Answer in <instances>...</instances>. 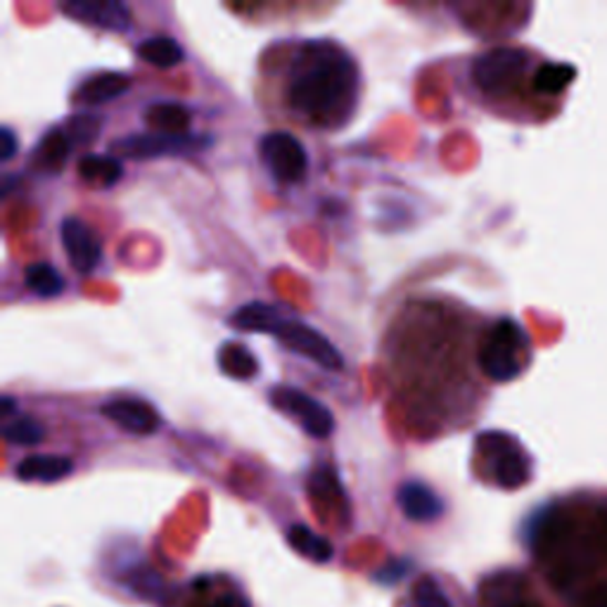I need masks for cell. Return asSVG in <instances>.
<instances>
[{
  "mask_svg": "<svg viewBox=\"0 0 607 607\" xmlns=\"http://www.w3.org/2000/svg\"><path fill=\"white\" fill-rule=\"evenodd\" d=\"M3 437L10 444L34 446L45 437V427L36 418H31V415H18V418L6 420Z\"/></svg>",
  "mask_w": 607,
  "mask_h": 607,
  "instance_id": "obj_24",
  "label": "cell"
},
{
  "mask_svg": "<svg viewBox=\"0 0 607 607\" xmlns=\"http://www.w3.org/2000/svg\"><path fill=\"white\" fill-rule=\"evenodd\" d=\"M216 361H219V369L223 375H228L239 382L257 377V373H259L257 356H254L252 351L239 342H223L219 354H216Z\"/></svg>",
  "mask_w": 607,
  "mask_h": 607,
  "instance_id": "obj_17",
  "label": "cell"
},
{
  "mask_svg": "<svg viewBox=\"0 0 607 607\" xmlns=\"http://www.w3.org/2000/svg\"><path fill=\"white\" fill-rule=\"evenodd\" d=\"M0 157H3V162H8V159L14 157V152H18V138H14L12 129L10 126H3V129H0Z\"/></svg>",
  "mask_w": 607,
  "mask_h": 607,
  "instance_id": "obj_28",
  "label": "cell"
},
{
  "mask_svg": "<svg viewBox=\"0 0 607 607\" xmlns=\"http://www.w3.org/2000/svg\"><path fill=\"white\" fill-rule=\"evenodd\" d=\"M266 334H274V338H278L280 344L285 349H290L292 354L309 359L326 371H334V373L344 371V359L338 351V347H334L323 332H318L309 323L299 321L297 316L287 313L283 307Z\"/></svg>",
  "mask_w": 607,
  "mask_h": 607,
  "instance_id": "obj_4",
  "label": "cell"
},
{
  "mask_svg": "<svg viewBox=\"0 0 607 607\" xmlns=\"http://www.w3.org/2000/svg\"><path fill=\"white\" fill-rule=\"evenodd\" d=\"M361 74L347 47L309 39L287 51L280 67V103L287 117L309 129L332 131L359 107Z\"/></svg>",
  "mask_w": 607,
  "mask_h": 607,
  "instance_id": "obj_1",
  "label": "cell"
},
{
  "mask_svg": "<svg viewBox=\"0 0 607 607\" xmlns=\"http://www.w3.org/2000/svg\"><path fill=\"white\" fill-rule=\"evenodd\" d=\"M526 65H530V53L522 51V47L501 45L477 55L470 76L479 93L501 95L520 82Z\"/></svg>",
  "mask_w": 607,
  "mask_h": 607,
  "instance_id": "obj_5",
  "label": "cell"
},
{
  "mask_svg": "<svg viewBox=\"0 0 607 607\" xmlns=\"http://www.w3.org/2000/svg\"><path fill=\"white\" fill-rule=\"evenodd\" d=\"M100 117H95V115H74L67 124H65V129L72 138L74 146H86V142H90L95 136H98L100 131Z\"/></svg>",
  "mask_w": 607,
  "mask_h": 607,
  "instance_id": "obj_25",
  "label": "cell"
},
{
  "mask_svg": "<svg viewBox=\"0 0 607 607\" xmlns=\"http://www.w3.org/2000/svg\"><path fill=\"white\" fill-rule=\"evenodd\" d=\"M574 78H577V70L565 62H543V65L532 76V88L541 95H557L563 93Z\"/></svg>",
  "mask_w": 607,
  "mask_h": 607,
  "instance_id": "obj_22",
  "label": "cell"
},
{
  "mask_svg": "<svg viewBox=\"0 0 607 607\" xmlns=\"http://www.w3.org/2000/svg\"><path fill=\"white\" fill-rule=\"evenodd\" d=\"M72 146L74 142L65 126L51 129L34 148V155H31V167H39V171H47V173H60L67 164Z\"/></svg>",
  "mask_w": 607,
  "mask_h": 607,
  "instance_id": "obj_14",
  "label": "cell"
},
{
  "mask_svg": "<svg viewBox=\"0 0 607 607\" xmlns=\"http://www.w3.org/2000/svg\"><path fill=\"white\" fill-rule=\"evenodd\" d=\"M530 334L513 318H499L497 323H491L477 344V365L491 382L520 377L530 365Z\"/></svg>",
  "mask_w": 607,
  "mask_h": 607,
  "instance_id": "obj_2",
  "label": "cell"
},
{
  "mask_svg": "<svg viewBox=\"0 0 607 607\" xmlns=\"http://www.w3.org/2000/svg\"><path fill=\"white\" fill-rule=\"evenodd\" d=\"M76 171L90 185L111 188L115 183H119L124 167L119 159L111 155H84L82 159H78Z\"/></svg>",
  "mask_w": 607,
  "mask_h": 607,
  "instance_id": "obj_18",
  "label": "cell"
},
{
  "mask_svg": "<svg viewBox=\"0 0 607 607\" xmlns=\"http://www.w3.org/2000/svg\"><path fill=\"white\" fill-rule=\"evenodd\" d=\"M259 157L268 173L283 185L303 181L309 169V155L297 136L287 131H270L259 140Z\"/></svg>",
  "mask_w": 607,
  "mask_h": 607,
  "instance_id": "obj_6",
  "label": "cell"
},
{
  "mask_svg": "<svg viewBox=\"0 0 607 607\" xmlns=\"http://www.w3.org/2000/svg\"><path fill=\"white\" fill-rule=\"evenodd\" d=\"M60 237L70 259V266L76 270V274H90V270L100 266L103 262L100 239L93 233V228L86 221L67 216L60 223Z\"/></svg>",
  "mask_w": 607,
  "mask_h": 607,
  "instance_id": "obj_9",
  "label": "cell"
},
{
  "mask_svg": "<svg viewBox=\"0 0 607 607\" xmlns=\"http://www.w3.org/2000/svg\"><path fill=\"white\" fill-rule=\"evenodd\" d=\"M398 508L413 522H433L444 513V503L437 493L423 482H406L396 491Z\"/></svg>",
  "mask_w": 607,
  "mask_h": 607,
  "instance_id": "obj_13",
  "label": "cell"
},
{
  "mask_svg": "<svg viewBox=\"0 0 607 607\" xmlns=\"http://www.w3.org/2000/svg\"><path fill=\"white\" fill-rule=\"evenodd\" d=\"M212 146L210 136L198 134H183V136H169V134H136L119 138L109 146L111 157H131V159H150V157H167V155H193L202 152Z\"/></svg>",
  "mask_w": 607,
  "mask_h": 607,
  "instance_id": "obj_8",
  "label": "cell"
},
{
  "mask_svg": "<svg viewBox=\"0 0 607 607\" xmlns=\"http://www.w3.org/2000/svg\"><path fill=\"white\" fill-rule=\"evenodd\" d=\"M131 88V78L119 72H100L93 74L88 78H84L82 84L74 88L72 100L76 105H86V107H95L119 98L126 90Z\"/></svg>",
  "mask_w": 607,
  "mask_h": 607,
  "instance_id": "obj_12",
  "label": "cell"
},
{
  "mask_svg": "<svg viewBox=\"0 0 607 607\" xmlns=\"http://www.w3.org/2000/svg\"><path fill=\"white\" fill-rule=\"evenodd\" d=\"M212 607H249V603H247L245 598H239V596L228 594V596H221V598H216V600L212 603Z\"/></svg>",
  "mask_w": 607,
  "mask_h": 607,
  "instance_id": "obj_30",
  "label": "cell"
},
{
  "mask_svg": "<svg viewBox=\"0 0 607 607\" xmlns=\"http://www.w3.org/2000/svg\"><path fill=\"white\" fill-rule=\"evenodd\" d=\"M0 408H3V418L6 420L14 418V411H18V406H14V402H12V396L0 398Z\"/></svg>",
  "mask_w": 607,
  "mask_h": 607,
  "instance_id": "obj_31",
  "label": "cell"
},
{
  "mask_svg": "<svg viewBox=\"0 0 607 607\" xmlns=\"http://www.w3.org/2000/svg\"><path fill=\"white\" fill-rule=\"evenodd\" d=\"M136 53L142 62H148V65H152L157 70H171L183 60L181 43L171 36H164V34L140 41L136 45Z\"/></svg>",
  "mask_w": 607,
  "mask_h": 607,
  "instance_id": "obj_19",
  "label": "cell"
},
{
  "mask_svg": "<svg viewBox=\"0 0 607 607\" xmlns=\"http://www.w3.org/2000/svg\"><path fill=\"white\" fill-rule=\"evenodd\" d=\"M413 605L415 607H451L449 598L444 596V590L429 579H420L413 586Z\"/></svg>",
  "mask_w": 607,
  "mask_h": 607,
  "instance_id": "obj_26",
  "label": "cell"
},
{
  "mask_svg": "<svg viewBox=\"0 0 607 607\" xmlns=\"http://www.w3.org/2000/svg\"><path fill=\"white\" fill-rule=\"evenodd\" d=\"M57 8L76 22L105 31H117V34H124V31L134 26V14L129 6L119 3V0H67V3H60Z\"/></svg>",
  "mask_w": 607,
  "mask_h": 607,
  "instance_id": "obj_10",
  "label": "cell"
},
{
  "mask_svg": "<svg viewBox=\"0 0 607 607\" xmlns=\"http://www.w3.org/2000/svg\"><path fill=\"white\" fill-rule=\"evenodd\" d=\"M24 285L36 297L53 299V297L62 295V290H65V278H62L60 270L53 268L51 264L39 262V264L26 266V270H24Z\"/></svg>",
  "mask_w": 607,
  "mask_h": 607,
  "instance_id": "obj_23",
  "label": "cell"
},
{
  "mask_svg": "<svg viewBox=\"0 0 607 607\" xmlns=\"http://www.w3.org/2000/svg\"><path fill=\"white\" fill-rule=\"evenodd\" d=\"M146 124L155 134H169V136H183L190 129V109L181 103H152L146 109Z\"/></svg>",
  "mask_w": 607,
  "mask_h": 607,
  "instance_id": "obj_16",
  "label": "cell"
},
{
  "mask_svg": "<svg viewBox=\"0 0 607 607\" xmlns=\"http://www.w3.org/2000/svg\"><path fill=\"white\" fill-rule=\"evenodd\" d=\"M74 470V462L65 456H26L14 468V475L22 482H60V479L70 477Z\"/></svg>",
  "mask_w": 607,
  "mask_h": 607,
  "instance_id": "obj_15",
  "label": "cell"
},
{
  "mask_svg": "<svg viewBox=\"0 0 607 607\" xmlns=\"http://www.w3.org/2000/svg\"><path fill=\"white\" fill-rule=\"evenodd\" d=\"M100 413L117 427H121L124 433L136 437L155 435L159 425H162L157 408L148 402H142V398H111V402H107L100 408Z\"/></svg>",
  "mask_w": 607,
  "mask_h": 607,
  "instance_id": "obj_11",
  "label": "cell"
},
{
  "mask_svg": "<svg viewBox=\"0 0 607 607\" xmlns=\"http://www.w3.org/2000/svg\"><path fill=\"white\" fill-rule=\"evenodd\" d=\"M309 493L311 499L318 503L323 501L326 505H338V508H344L349 513V503H347V497H344V489H342V482L338 477V470H334L332 466H318L311 477H309Z\"/></svg>",
  "mask_w": 607,
  "mask_h": 607,
  "instance_id": "obj_21",
  "label": "cell"
},
{
  "mask_svg": "<svg viewBox=\"0 0 607 607\" xmlns=\"http://www.w3.org/2000/svg\"><path fill=\"white\" fill-rule=\"evenodd\" d=\"M584 607H607V584H598L584 594Z\"/></svg>",
  "mask_w": 607,
  "mask_h": 607,
  "instance_id": "obj_29",
  "label": "cell"
},
{
  "mask_svg": "<svg viewBox=\"0 0 607 607\" xmlns=\"http://www.w3.org/2000/svg\"><path fill=\"white\" fill-rule=\"evenodd\" d=\"M408 569H411L408 563H404V561H394V563H390L387 567H382V569L375 574V582L385 584V586H392V584H396L402 577H406Z\"/></svg>",
  "mask_w": 607,
  "mask_h": 607,
  "instance_id": "obj_27",
  "label": "cell"
},
{
  "mask_svg": "<svg viewBox=\"0 0 607 607\" xmlns=\"http://www.w3.org/2000/svg\"><path fill=\"white\" fill-rule=\"evenodd\" d=\"M475 454L497 487L520 489L530 482L532 460L515 437L505 433H482L475 439Z\"/></svg>",
  "mask_w": 607,
  "mask_h": 607,
  "instance_id": "obj_3",
  "label": "cell"
},
{
  "mask_svg": "<svg viewBox=\"0 0 607 607\" xmlns=\"http://www.w3.org/2000/svg\"><path fill=\"white\" fill-rule=\"evenodd\" d=\"M287 543H290L299 555L309 557L313 563H328L334 555L332 543L326 536L309 530L307 524H292L290 530H287Z\"/></svg>",
  "mask_w": 607,
  "mask_h": 607,
  "instance_id": "obj_20",
  "label": "cell"
},
{
  "mask_svg": "<svg viewBox=\"0 0 607 607\" xmlns=\"http://www.w3.org/2000/svg\"><path fill=\"white\" fill-rule=\"evenodd\" d=\"M268 402L276 411L290 415L292 420L313 439H326L332 435L334 418L326 404L316 402L313 396L301 392L297 387L278 385L268 392Z\"/></svg>",
  "mask_w": 607,
  "mask_h": 607,
  "instance_id": "obj_7",
  "label": "cell"
}]
</instances>
